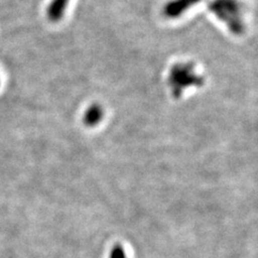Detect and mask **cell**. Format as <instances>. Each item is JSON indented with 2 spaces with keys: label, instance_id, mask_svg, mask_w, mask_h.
Returning <instances> with one entry per match:
<instances>
[{
  "label": "cell",
  "instance_id": "cell-1",
  "mask_svg": "<svg viewBox=\"0 0 258 258\" xmlns=\"http://www.w3.org/2000/svg\"><path fill=\"white\" fill-rule=\"evenodd\" d=\"M209 9L217 19L225 23L227 28L236 36H241L245 30L243 11L238 0H212Z\"/></svg>",
  "mask_w": 258,
  "mask_h": 258
},
{
  "label": "cell",
  "instance_id": "cell-2",
  "mask_svg": "<svg viewBox=\"0 0 258 258\" xmlns=\"http://www.w3.org/2000/svg\"><path fill=\"white\" fill-rule=\"evenodd\" d=\"M204 80L197 76L194 71L192 64L179 63L171 68L169 76V83L171 85L173 95L180 96L185 88L190 86H199L203 84Z\"/></svg>",
  "mask_w": 258,
  "mask_h": 258
},
{
  "label": "cell",
  "instance_id": "cell-3",
  "mask_svg": "<svg viewBox=\"0 0 258 258\" xmlns=\"http://www.w3.org/2000/svg\"><path fill=\"white\" fill-rule=\"evenodd\" d=\"M201 2L203 0H171L164 7V14L168 19H176Z\"/></svg>",
  "mask_w": 258,
  "mask_h": 258
},
{
  "label": "cell",
  "instance_id": "cell-4",
  "mask_svg": "<svg viewBox=\"0 0 258 258\" xmlns=\"http://www.w3.org/2000/svg\"><path fill=\"white\" fill-rule=\"evenodd\" d=\"M70 0H52L47 8V18L51 22H58L62 19Z\"/></svg>",
  "mask_w": 258,
  "mask_h": 258
},
{
  "label": "cell",
  "instance_id": "cell-5",
  "mask_svg": "<svg viewBox=\"0 0 258 258\" xmlns=\"http://www.w3.org/2000/svg\"><path fill=\"white\" fill-rule=\"evenodd\" d=\"M103 112L100 106L98 104H93L90 108H88L84 114V123L88 126H94L100 122L102 118Z\"/></svg>",
  "mask_w": 258,
  "mask_h": 258
}]
</instances>
